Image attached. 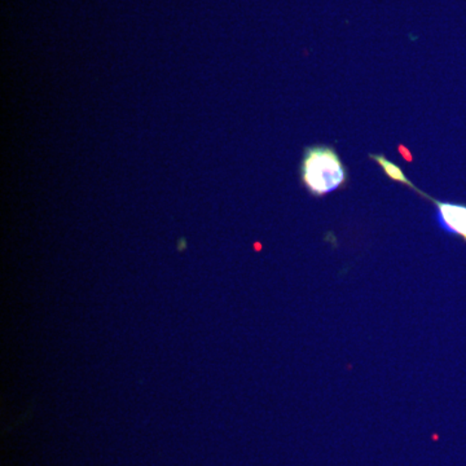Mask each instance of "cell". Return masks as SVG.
<instances>
[{
  "label": "cell",
  "instance_id": "6da1fadb",
  "mask_svg": "<svg viewBox=\"0 0 466 466\" xmlns=\"http://www.w3.org/2000/svg\"><path fill=\"white\" fill-rule=\"evenodd\" d=\"M300 177L309 195L324 198L343 188L349 177L339 153L329 146L308 147L300 164Z\"/></svg>",
  "mask_w": 466,
  "mask_h": 466
},
{
  "label": "cell",
  "instance_id": "7a4b0ae2",
  "mask_svg": "<svg viewBox=\"0 0 466 466\" xmlns=\"http://www.w3.org/2000/svg\"><path fill=\"white\" fill-rule=\"evenodd\" d=\"M425 198L435 205V223L441 231L466 242V205L438 201L429 195H425Z\"/></svg>",
  "mask_w": 466,
  "mask_h": 466
},
{
  "label": "cell",
  "instance_id": "3957f363",
  "mask_svg": "<svg viewBox=\"0 0 466 466\" xmlns=\"http://www.w3.org/2000/svg\"><path fill=\"white\" fill-rule=\"evenodd\" d=\"M370 157L375 159L377 164L380 165V167L382 168V171L385 173L386 177L392 180V182L404 184V186L410 187V189H413V191L419 193L420 189L416 188L415 184L408 179L406 174L403 173V170H401L398 165H395L394 162L389 161V159L382 155H370Z\"/></svg>",
  "mask_w": 466,
  "mask_h": 466
}]
</instances>
